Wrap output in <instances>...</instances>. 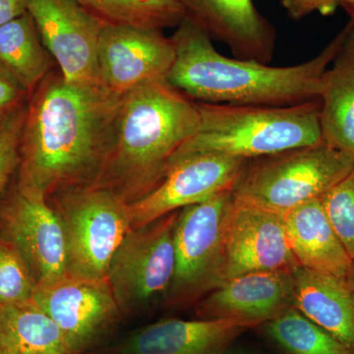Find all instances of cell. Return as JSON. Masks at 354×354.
<instances>
[{"label": "cell", "mask_w": 354, "mask_h": 354, "mask_svg": "<svg viewBox=\"0 0 354 354\" xmlns=\"http://www.w3.org/2000/svg\"><path fill=\"white\" fill-rule=\"evenodd\" d=\"M123 95L53 69L28 97L14 183L50 199L94 186L108 162Z\"/></svg>", "instance_id": "obj_1"}, {"label": "cell", "mask_w": 354, "mask_h": 354, "mask_svg": "<svg viewBox=\"0 0 354 354\" xmlns=\"http://www.w3.org/2000/svg\"><path fill=\"white\" fill-rule=\"evenodd\" d=\"M346 27L316 57L290 66L225 57L212 39L184 17L171 37L176 59L167 76L172 87L195 102L288 106L319 99L321 79L341 48Z\"/></svg>", "instance_id": "obj_2"}, {"label": "cell", "mask_w": 354, "mask_h": 354, "mask_svg": "<svg viewBox=\"0 0 354 354\" xmlns=\"http://www.w3.org/2000/svg\"><path fill=\"white\" fill-rule=\"evenodd\" d=\"M199 127L196 102L167 79L125 93L113 149L94 186L111 190L127 205L138 201L165 178L174 153Z\"/></svg>", "instance_id": "obj_3"}, {"label": "cell", "mask_w": 354, "mask_h": 354, "mask_svg": "<svg viewBox=\"0 0 354 354\" xmlns=\"http://www.w3.org/2000/svg\"><path fill=\"white\" fill-rule=\"evenodd\" d=\"M196 104L199 129L171 162L209 153L250 160L322 141L319 99L288 106Z\"/></svg>", "instance_id": "obj_4"}, {"label": "cell", "mask_w": 354, "mask_h": 354, "mask_svg": "<svg viewBox=\"0 0 354 354\" xmlns=\"http://www.w3.org/2000/svg\"><path fill=\"white\" fill-rule=\"evenodd\" d=\"M354 169V158L323 141L248 160L235 201L283 214L321 198Z\"/></svg>", "instance_id": "obj_5"}, {"label": "cell", "mask_w": 354, "mask_h": 354, "mask_svg": "<svg viewBox=\"0 0 354 354\" xmlns=\"http://www.w3.org/2000/svg\"><path fill=\"white\" fill-rule=\"evenodd\" d=\"M66 228L70 276L106 279L114 253L131 225L129 206L100 186L57 193L48 199Z\"/></svg>", "instance_id": "obj_6"}, {"label": "cell", "mask_w": 354, "mask_h": 354, "mask_svg": "<svg viewBox=\"0 0 354 354\" xmlns=\"http://www.w3.org/2000/svg\"><path fill=\"white\" fill-rule=\"evenodd\" d=\"M234 199L223 191L179 211L174 227L176 269L165 300L191 301L221 285L225 230Z\"/></svg>", "instance_id": "obj_7"}, {"label": "cell", "mask_w": 354, "mask_h": 354, "mask_svg": "<svg viewBox=\"0 0 354 354\" xmlns=\"http://www.w3.org/2000/svg\"><path fill=\"white\" fill-rule=\"evenodd\" d=\"M179 211L130 228L114 253L106 281L121 315L165 297L176 269L174 235Z\"/></svg>", "instance_id": "obj_8"}, {"label": "cell", "mask_w": 354, "mask_h": 354, "mask_svg": "<svg viewBox=\"0 0 354 354\" xmlns=\"http://www.w3.org/2000/svg\"><path fill=\"white\" fill-rule=\"evenodd\" d=\"M0 235L19 251L37 286L66 276L69 245L62 216L48 199L21 192L13 180L0 195Z\"/></svg>", "instance_id": "obj_9"}, {"label": "cell", "mask_w": 354, "mask_h": 354, "mask_svg": "<svg viewBox=\"0 0 354 354\" xmlns=\"http://www.w3.org/2000/svg\"><path fill=\"white\" fill-rule=\"evenodd\" d=\"M248 160L197 153L172 160L165 178L138 201L128 205L132 227H143L179 209L232 191Z\"/></svg>", "instance_id": "obj_10"}, {"label": "cell", "mask_w": 354, "mask_h": 354, "mask_svg": "<svg viewBox=\"0 0 354 354\" xmlns=\"http://www.w3.org/2000/svg\"><path fill=\"white\" fill-rule=\"evenodd\" d=\"M64 335L70 351H87L121 315L106 279L66 276L37 286L32 297Z\"/></svg>", "instance_id": "obj_11"}, {"label": "cell", "mask_w": 354, "mask_h": 354, "mask_svg": "<svg viewBox=\"0 0 354 354\" xmlns=\"http://www.w3.org/2000/svg\"><path fill=\"white\" fill-rule=\"evenodd\" d=\"M27 12L65 80L100 83L101 21L77 0H28Z\"/></svg>", "instance_id": "obj_12"}, {"label": "cell", "mask_w": 354, "mask_h": 354, "mask_svg": "<svg viewBox=\"0 0 354 354\" xmlns=\"http://www.w3.org/2000/svg\"><path fill=\"white\" fill-rule=\"evenodd\" d=\"M176 46L160 30L125 25L102 26L97 48L102 85L124 95L149 81L167 78Z\"/></svg>", "instance_id": "obj_13"}, {"label": "cell", "mask_w": 354, "mask_h": 354, "mask_svg": "<svg viewBox=\"0 0 354 354\" xmlns=\"http://www.w3.org/2000/svg\"><path fill=\"white\" fill-rule=\"evenodd\" d=\"M298 266L283 215L234 200L225 230L221 283L249 272L292 271Z\"/></svg>", "instance_id": "obj_14"}, {"label": "cell", "mask_w": 354, "mask_h": 354, "mask_svg": "<svg viewBox=\"0 0 354 354\" xmlns=\"http://www.w3.org/2000/svg\"><path fill=\"white\" fill-rule=\"evenodd\" d=\"M185 18L212 39L227 44L236 58L269 64L277 48V31L253 0H176Z\"/></svg>", "instance_id": "obj_15"}, {"label": "cell", "mask_w": 354, "mask_h": 354, "mask_svg": "<svg viewBox=\"0 0 354 354\" xmlns=\"http://www.w3.org/2000/svg\"><path fill=\"white\" fill-rule=\"evenodd\" d=\"M292 271L249 272L227 279L198 304L197 314L201 319H241L255 326L268 322L293 307Z\"/></svg>", "instance_id": "obj_16"}, {"label": "cell", "mask_w": 354, "mask_h": 354, "mask_svg": "<svg viewBox=\"0 0 354 354\" xmlns=\"http://www.w3.org/2000/svg\"><path fill=\"white\" fill-rule=\"evenodd\" d=\"M255 327L236 318L178 319L142 328L120 348L121 354H223L228 344Z\"/></svg>", "instance_id": "obj_17"}, {"label": "cell", "mask_w": 354, "mask_h": 354, "mask_svg": "<svg viewBox=\"0 0 354 354\" xmlns=\"http://www.w3.org/2000/svg\"><path fill=\"white\" fill-rule=\"evenodd\" d=\"M283 221L300 267L348 279L353 260L330 225L321 198L290 209L283 214Z\"/></svg>", "instance_id": "obj_18"}, {"label": "cell", "mask_w": 354, "mask_h": 354, "mask_svg": "<svg viewBox=\"0 0 354 354\" xmlns=\"http://www.w3.org/2000/svg\"><path fill=\"white\" fill-rule=\"evenodd\" d=\"M341 48L321 79V139L354 158V21L346 25Z\"/></svg>", "instance_id": "obj_19"}, {"label": "cell", "mask_w": 354, "mask_h": 354, "mask_svg": "<svg viewBox=\"0 0 354 354\" xmlns=\"http://www.w3.org/2000/svg\"><path fill=\"white\" fill-rule=\"evenodd\" d=\"M293 307L354 351V292L346 279L293 269Z\"/></svg>", "instance_id": "obj_20"}, {"label": "cell", "mask_w": 354, "mask_h": 354, "mask_svg": "<svg viewBox=\"0 0 354 354\" xmlns=\"http://www.w3.org/2000/svg\"><path fill=\"white\" fill-rule=\"evenodd\" d=\"M0 354H73L57 324L32 300L0 305Z\"/></svg>", "instance_id": "obj_21"}, {"label": "cell", "mask_w": 354, "mask_h": 354, "mask_svg": "<svg viewBox=\"0 0 354 354\" xmlns=\"http://www.w3.org/2000/svg\"><path fill=\"white\" fill-rule=\"evenodd\" d=\"M55 64L29 13L0 26V68L28 95L55 69Z\"/></svg>", "instance_id": "obj_22"}, {"label": "cell", "mask_w": 354, "mask_h": 354, "mask_svg": "<svg viewBox=\"0 0 354 354\" xmlns=\"http://www.w3.org/2000/svg\"><path fill=\"white\" fill-rule=\"evenodd\" d=\"M102 24L125 25L162 31L185 17L176 0H77Z\"/></svg>", "instance_id": "obj_23"}, {"label": "cell", "mask_w": 354, "mask_h": 354, "mask_svg": "<svg viewBox=\"0 0 354 354\" xmlns=\"http://www.w3.org/2000/svg\"><path fill=\"white\" fill-rule=\"evenodd\" d=\"M265 330L288 354H354L295 307L266 322Z\"/></svg>", "instance_id": "obj_24"}, {"label": "cell", "mask_w": 354, "mask_h": 354, "mask_svg": "<svg viewBox=\"0 0 354 354\" xmlns=\"http://www.w3.org/2000/svg\"><path fill=\"white\" fill-rule=\"evenodd\" d=\"M36 288L24 258L0 235V305L29 301Z\"/></svg>", "instance_id": "obj_25"}, {"label": "cell", "mask_w": 354, "mask_h": 354, "mask_svg": "<svg viewBox=\"0 0 354 354\" xmlns=\"http://www.w3.org/2000/svg\"><path fill=\"white\" fill-rule=\"evenodd\" d=\"M321 201L335 234L354 261V169Z\"/></svg>", "instance_id": "obj_26"}, {"label": "cell", "mask_w": 354, "mask_h": 354, "mask_svg": "<svg viewBox=\"0 0 354 354\" xmlns=\"http://www.w3.org/2000/svg\"><path fill=\"white\" fill-rule=\"evenodd\" d=\"M28 101V100H27ZM27 102L0 127V195L13 180L19 165V146Z\"/></svg>", "instance_id": "obj_27"}, {"label": "cell", "mask_w": 354, "mask_h": 354, "mask_svg": "<svg viewBox=\"0 0 354 354\" xmlns=\"http://www.w3.org/2000/svg\"><path fill=\"white\" fill-rule=\"evenodd\" d=\"M28 93L0 68V127L27 102Z\"/></svg>", "instance_id": "obj_28"}, {"label": "cell", "mask_w": 354, "mask_h": 354, "mask_svg": "<svg viewBox=\"0 0 354 354\" xmlns=\"http://www.w3.org/2000/svg\"><path fill=\"white\" fill-rule=\"evenodd\" d=\"M281 2L293 19H301L316 11L326 15L339 6V0H281Z\"/></svg>", "instance_id": "obj_29"}, {"label": "cell", "mask_w": 354, "mask_h": 354, "mask_svg": "<svg viewBox=\"0 0 354 354\" xmlns=\"http://www.w3.org/2000/svg\"><path fill=\"white\" fill-rule=\"evenodd\" d=\"M28 0H0V26L27 12Z\"/></svg>", "instance_id": "obj_30"}, {"label": "cell", "mask_w": 354, "mask_h": 354, "mask_svg": "<svg viewBox=\"0 0 354 354\" xmlns=\"http://www.w3.org/2000/svg\"><path fill=\"white\" fill-rule=\"evenodd\" d=\"M339 6L344 7L351 20L354 21V0H339Z\"/></svg>", "instance_id": "obj_31"}, {"label": "cell", "mask_w": 354, "mask_h": 354, "mask_svg": "<svg viewBox=\"0 0 354 354\" xmlns=\"http://www.w3.org/2000/svg\"><path fill=\"white\" fill-rule=\"evenodd\" d=\"M346 281H348L349 286H351V290H353L354 292V261L353 268H351V272H349V274L348 279H346Z\"/></svg>", "instance_id": "obj_32"}, {"label": "cell", "mask_w": 354, "mask_h": 354, "mask_svg": "<svg viewBox=\"0 0 354 354\" xmlns=\"http://www.w3.org/2000/svg\"><path fill=\"white\" fill-rule=\"evenodd\" d=\"M223 354H251V353H242V351H228L227 349V351H225V353H223Z\"/></svg>", "instance_id": "obj_33"}]
</instances>
